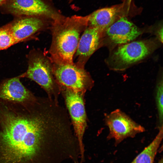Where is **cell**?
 <instances>
[{
  "label": "cell",
  "instance_id": "cell-6",
  "mask_svg": "<svg viewBox=\"0 0 163 163\" xmlns=\"http://www.w3.org/2000/svg\"><path fill=\"white\" fill-rule=\"evenodd\" d=\"M104 122L109 129L107 139H113L116 145L126 138L134 137L145 131L144 127L120 109L105 114Z\"/></svg>",
  "mask_w": 163,
  "mask_h": 163
},
{
  "label": "cell",
  "instance_id": "cell-21",
  "mask_svg": "<svg viewBox=\"0 0 163 163\" xmlns=\"http://www.w3.org/2000/svg\"><path fill=\"white\" fill-rule=\"evenodd\" d=\"M79 163L78 162V163Z\"/></svg>",
  "mask_w": 163,
  "mask_h": 163
},
{
  "label": "cell",
  "instance_id": "cell-10",
  "mask_svg": "<svg viewBox=\"0 0 163 163\" xmlns=\"http://www.w3.org/2000/svg\"><path fill=\"white\" fill-rule=\"evenodd\" d=\"M103 32L97 28L88 26L83 31L76 51L77 58L74 64L84 69L85 66L91 56L98 48Z\"/></svg>",
  "mask_w": 163,
  "mask_h": 163
},
{
  "label": "cell",
  "instance_id": "cell-16",
  "mask_svg": "<svg viewBox=\"0 0 163 163\" xmlns=\"http://www.w3.org/2000/svg\"><path fill=\"white\" fill-rule=\"evenodd\" d=\"M16 43L8 24L0 28V50Z\"/></svg>",
  "mask_w": 163,
  "mask_h": 163
},
{
  "label": "cell",
  "instance_id": "cell-19",
  "mask_svg": "<svg viewBox=\"0 0 163 163\" xmlns=\"http://www.w3.org/2000/svg\"><path fill=\"white\" fill-rule=\"evenodd\" d=\"M163 158H162L158 161V163H163Z\"/></svg>",
  "mask_w": 163,
  "mask_h": 163
},
{
  "label": "cell",
  "instance_id": "cell-4",
  "mask_svg": "<svg viewBox=\"0 0 163 163\" xmlns=\"http://www.w3.org/2000/svg\"><path fill=\"white\" fill-rule=\"evenodd\" d=\"M59 86L60 93L64 98L71 118L74 133L79 144L80 158L81 162H83L85 158L83 138L87 125L84 100L85 94L75 92L62 85Z\"/></svg>",
  "mask_w": 163,
  "mask_h": 163
},
{
  "label": "cell",
  "instance_id": "cell-15",
  "mask_svg": "<svg viewBox=\"0 0 163 163\" xmlns=\"http://www.w3.org/2000/svg\"><path fill=\"white\" fill-rule=\"evenodd\" d=\"M162 76L157 81L155 88V98L158 111V129L163 127V83Z\"/></svg>",
  "mask_w": 163,
  "mask_h": 163
},
{
  "label": "cell",
  "instance_id": "cell-1",
  "mask_svg": "<svg viewBox=\"0 0 163 163\" xmlns=\"http://www.w3.org/2000/svg\"><path fill=\"white\" fill-rule=\"evenodd\" d=\"M72 136L64 112L48 99H0V163H63L71 155Z\"/></svg>",
  "mask_w": 163,
  "mask_h": 163
},
{
  "label": "cell",
  "instance_id": "cell-13",
  "mask_svg": "<svg viewBox=\"0 0 163 163\" xmlns=\"http://www.w3.org/2000/svg\"><path fill=\"white\" fill-rule=\"evenodd\" d=\"M110 39L117 44H125L133 41L141 33V30L125 16L113 23L105 30Z\"/></svg>",
  "mask_w": 163,
  "mask_h": 163
},
{
  "label": "cell",
  "instance_id": "cell-7",
  "mask_svg": "<svg viewBox=\"0 0 163 163\" xmlns=\"http://www.w3.org/2000/svg\"><path fill=\"white\" fill-rule=\"evenodd\" d=\"M153 49L152 44L147 41H134L122 45L115 50L111 57L110 62L113 69L117 70H124L145 58Z\"/></svg>",
  "mask_w": 163,
  "mask_h": 163
},
{
  "label": "cell",
  "instance_id": "cell-14",
  "mask_svg": "<svg viewBox=\"0 0 163 163\" xmlns=\"http://www.w3.org/2000/svg\"><path fill=\"white\" fill-rule=\"evenodd\" d=\"M163 130V127L159 129V132L153 141L131 163H153L162 140Z\"/></svg>",
  "mask_w": 163,
  "mask_h": 163
},
{
  "label": "cell",
  "instance_id": "cell-8",
  "mask_svg": "<svg viewBox=\"0 0 163 163\" xmlns=\"http://www.w3.org/2000/svg\"><path fill=\"white\" fill-rule=\"evenodd\" d=\"M4 6L9 13L18 17H39L52 20L60 16L41 0H8Z\"/></svg>",
  "mask_w": 163,
  "mask_h": 163
},
{
  "label": "cell",
  "instance_id": "cell-2",
  "mask_svg": "<svg viewBox=\"0 0 163 163\" xmlns=\"http://www.w3.org/2000/svg\"><path fill=\"white\" fill-rule=\"evenodd\" d=\"M88 15L60 16L52 20V40L49 58L53 63L72 65L80 36L88 25Z\"/></svg>",
  "mask_w": 163,
  "mask_h": 163
},
{
  "label": "cell",
  "instance_id": "cell-5",
  "mask_svg": "<svg viewBox=\"0 0 163 163\" xmlns=\"http://www.w3.org/2000/svg\"><path fill=\"white\" fill-rule=\"evenodd\" d=\"M52 63L53 73L59 85L85 94L94 86V81L84 69L78 67L74 63L62 65Z\"/></svg>",
  "mask_w": 163,
  "mask_h": 163
},
{
  "label": "cell",
  "instance_id": "cell-17",
  "mask_svg": "<svg viewBox=\"0 0 163 163\" xmlns=\"http://www.w3.org/2000/svg\"><path fill=\"white\" fill-rule=\"evenodd\" d=\"M158 36L159 40L161 43L163 42V28L160 29L158 32Z\"/></svg>",
  "mask_w": 163,
  "mask_h": 163
},
{
  "label": "cell",
  "instance_id": "cell-3",
  "mask_svg": "<svg viewBox=\"0 0 163 163\" xmlns=\"http://www.w3.org/2000/svg\"><path fill=\"white\" fill-rule=\"evenodd\" d=\"M28 67L27 71L20 75L34 81L46 91L48 97L59 103L60 93L59 85L53 72V63L49 57L40 51L31 52L28 56Z\"/></svg>",
  "mask_w": 163,
  "mask_h": 163
},
{
  "label": "cell",
  "instance_id": "cell-20",
  "mask_svg": "<svg viewBox=\"0 0 163 163\" xmlns=\"http://www.w3.org/2000/svg\"><path fill=\"white\" fill-rule=\"evenodd\" d=\"M73 0H69V2L70 3Z\"/></svg>",
  "mask_w": 163,
  "mask_h": 163
},
{
  "label": "cell",
  "instance_id": "cell-18",
  "mask_svg": "<svg viewBox=\"0 0 163 163\" xmlns=\"http://www.w3.org/2000/svg\"><path fill=\"white\" fill-rule=\"evenodd\" d=\"M8 0H0V7L4 5Z\"/></svg>",
  "mask_w": 163,
  "mask_h": 163
},
{
  "label": "cell",
  "instance_id": "cell-11",
  "mask_svg": "<svg viewBox=\"0 0 163 163\" xmlns=\"http://www.w3.org/2000/svg\"><path fill=\"white\" fill-rule=\"evenodd\" d=\"M43 17H19L8 24L16 43L22 41L42 30L46 23Z\"/></svg>",
  "mask_w": 163,
  "mask_h": 163
},
{
  "label": "cell",
  "instance_id": "cell-9",
  "mask_svg": "<svg viewBox=\"0 0 163 163\" xmlns=\"http://www.w3.org/2000/svg\"><path fill=\"white\" fill-rule=\"evenodd\" d=\"M132 0L110 7L98 9L88 15V26L97 28L104 32L121 17L129 12Z\"/></svg>",
  "mask_w": 163,
  "mask_h": 163
},
{
  "label": "cell",
  "instance_id": "cell-12",
  "mask_svg": "<svg viewBox=\"0 0 163 163\" xmlns=\"http://www.w3.org/2000/svg\"><path fill=\"white\" fill-rule=\"evenodd\" d=\"M20 76L5 79L0 82V99L19 102L29 101L36 98L20 81Z\"/></svg>",
  "mask_w": 163,
  "mask_h": 163
}]
</instances>
